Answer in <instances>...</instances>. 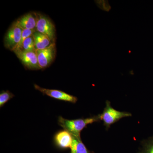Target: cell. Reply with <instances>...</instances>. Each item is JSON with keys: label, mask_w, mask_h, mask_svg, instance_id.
<instances>
[{"label": "cell", "mask_w": 153, "mask_h": 153, "mask_svg": "<svg viewBox=\"0 0 153 153\" xmlns=\"http://www.w3.org/2000/svg\"><path fill=\"white\" fill-rule=\"evenodd\" d=\"M100 121L98 115L86 118L68 120L59 117L58 124L63 129L69 132L72 136L80 137V133L88 125Z\"/></svg>", "instance_id": "6da1fadb"}, {"label": "cell", "mask_w": 153, "mask_h": 153, "mask_svg": "<svg viewBox=\"0 0 153 153\" xmlns=\"http://www.w3.org/2000/svg\"><path fill=\"white\" fill-rule=\"evenodd\" d=\"M98 115L100 120L102 121L103 125L108 129L111 126L118 121L121 119L131 116V114L129 112L116 110L111 106L110 102L107 100L103 112Z\"/></svg>", "instance_id": "7a4b0ae2"}, {"label": "cell", "mask_w": 153, "mask_h": 153, "mask_svg": "<svg viewBox=\"0 0 153 153\" xmlns=\"http://www.w3.org/2000/svg\"><path fill=\"white\" fill-rule=\"evenodd\" d=\"M37 18L36 29L37 32L48 37L52 43H55V29L51 20L44 15L35 13Z\"/></svg>", "instance_id": "3957f363"}, {"label": "cell", "mask_w": 153, "mask_h": 153, "mask_svg": "<svg viewBox=\"0 0 153 153\" xmlns=\"http://www.w3.org/2000/svg\"><path fill=\"white\" fill-rule=\"evenodd\" d=\"M23 29L17 22L13 23L5 36L4 43L6 48L13 51L21 41Z\"/></svg>", "instance_id": "277c9868"}, {"label": "cell", "mask_w": 153, "mask_h": 153, "mask_svg": "<svg viewBox=\"0 0 153 153\" xmlns=\"http://www.w3.org/2000/svg\"><path fill=\"white\" fill-rule=\"evenodd\" d=\"M13 52L22 61L25 67L31 70L41 69L38 63V57L36 51H25L16 49Z\"/></svg>", "instance_id": "5b68a950"}, {"label": "cell", "mask_w": 153, "mask_h": 153, "mask_svg": "<svg viewBox=\"0 0 153 153\" xmlns=\"http://www.w3.org/2000/svg\"><path fill=\"white\" fill-rule=\"evenodd\" d=\"M38 63L41 69H44L53 62L56 54V45L52 43L46 49L36 50Z\"/></svg>", "instance_id": "8992f818"}, {"label": "cell", "mask_w": 153, "mask_h": 153, "mask_svg": "<svg viewBox=\"0 0 153 153\" xmlns=\"http://www.w3.org/2000/svg\"><path fill=\"white\" fill-rule=\"evenodd\" d=\"M34 87L35 89L39 91L43 94L55 99L73 103H76L77 101V98L76 97L68 94L62 91L43 88L36 84L34 85Z\"/></svg>", "instance_id": "52a82bcc"}, {"label": "cell", "mask_w": 153, "mask_h": 153, "mask_svg": "<svg viewBox=\"0 0 153 153\" xmlns=\"http://www.w3.org/2000/svg\"><path fill=\"white\" fill-rule=\"evenodd\" d=\"M53 141L56 147L61 150L71 149L73 137L69 132L63 129L55 134Z\"/></svg>", "instance_id": "ba28073f"}, {"label": "cell", "mask_w": 153, "mask_h": 153, "mask_svg": "<svg viewBox=\"0 0 153 153\" xmlns=\"http://www.w3.org/2000/svg\"><path fill=\"white\" fill-rule=\"evenodd\" d=\"M19 26L23 30H34L36 29L37 18L36 14L29 13L22 16L16 21Z\"/></svg>", "instance_id": "9c48e42d"}, {"label": "cell", "mask_w": 153, "mask_h": 153, "mask_svg": "<svg viewBox=\"0 0 153 153\" xmlns=\"http://www.w3.org/2000/svg\"><path fill=\"white\" fill-rule=\"evenodd\" d=\"M33 36L36 50L46 49L52 44L48 37L37 31L33 34Z\"/></svg>", "instance_id": "30bf717a"}, {"label": "cell", "mask_w": 153, "mask_h": 153, "mask_svg": "<svg viewBox=\"0 0 153 153\" xmlns=\"http://www.w3.org/2000/svg\"><path fill=\"white\" fill-rule=\"evenodd\" d=\"M73 141L71 145L70 153H91L84 144L82 143L81 137L72 136Z\"/></svg>", "instance_id": "8fae6325"}, {"label": "cell", "mask_w": 153, "mask_h": 153, "mask_svg": "<svg viewBox=\"0 0 153 153\" xmlns=\"http://www.w3.org/2000/svg\"><path fill=\"white\" fill-rule=\"evenodd\" d=\"M25 51H36V46L33 35L28 37L23 42L21 49Z\"/></svg>", "instance_id": "7c38bea8"}, {"label": "cell", "mask_w": 153, "mask_h": 153, "mask_svg": "<svg viewBox=\"0 0 153 153\" xmlns=\"http://www.w3.org/2000/svg\"><path fill=\"white\" fill-rule=\"evenodd\" d=\"M138 153H153V137L142 142V148Z\"/></svg>", "instance_id": "4fadbf2b"}, {"label": "cell", "mask_w": 153, "mask_h": 153, "mask_svg": "<svg viewBox=\"0 0 153 153\" xmlns=\"http://www.w3.org/2000/svg\"><path fill=\"white\" fill-rule=\"evenodd\" d=\"M15 96L8 90L3 91L0 94V107H2L5 103Z\"/></svg>", "instance_id": "5bb4252c"}, {"label": "cell", "mask_w": 153, "mask_h": 153, "mask_svg": "<svg viewBox=\"0 0 153 153\" xmlns=\"http://www.w3.org/2000/svg\"><path fill=\"white\" fill-rule=\"evenodd\" d=\"M36 31H37L36 29L32 30H25H25H23L21 41H20L18 46H17V47H16V49H15L14 51H15V50H16V49H21L23 42L25 41V40H26L28 37L32 36Z\"/></svg>", "instance_id": "9a60e30c"}]
</instances>
